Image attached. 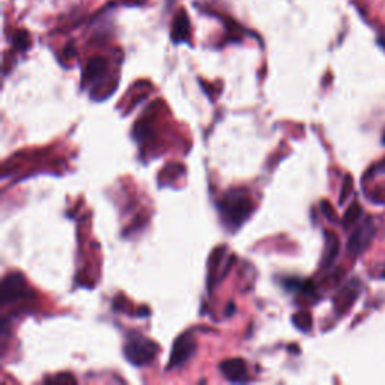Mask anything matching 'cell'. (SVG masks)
<instances>
[{
  "mask_svg": "<svg viewBox=\"0 0 385 385\" xmlns=\"http://www.w3.org/2000/svg\"><path fill=\"white\" fill-rule=\"evenodd\" d=\"M125 357L134 366H145L152 361L158 352V346L142 336L128 337L125 343Z\"/></svg>",
  "mask_w": 385,
  "mask_h": 385,
  "instance_id": "1",
  "label": "cell"
},
{
  "mask_svg": "<svg viewBox=\"0 0 385 385\" xmlns=\"http://www.w3.org/2000/svg\"><path fill=\"white\" fill-rule=\"evenodd\" d=\"M220 211L230 226H239L252 213V202L241 194H228L220 203Z\"/></svg>",
  "mask_w": 385,
  "mask_h": 385,
  "instance_id": "2",
  "label": "cell"
},
{
  "mask_svg": "<svg viewBox=\"0 0 385 385\" xmlns=\"http://www.w3.org/2000/svg\"><path fill=\"white\" fill-rule=\"evenodd\" d=\"M196 351V341L194 337L190 334H184L178 337V341L173 345V351L169 361V369H175L185 364L188 360L191 358V356Z\"/></svg>",
  "mask_w": 385,
  "mask_h": 385,
  "instance_id": "3",
  "label": "cell"
},
{
  "mask_svg": "<svg viewBox=\"0 0 385 385\" xmlns=\"http://www.w3.org/2000/svg\"><path fill=\"white\" fill-rule=\"evenodd\" d=\"M373 235H375V226L372 220H366L358 229H356V232H354L352 237L349 238L348 252L354 256L360 254L369 244H371Z\"/></svg>",
  "mask_w": 385,
  "mask_h": 385,
  "instance_id": "4",
  "label": "cell"
},
{
  "mask_svg": "<svg viewBox=\"0 0 385 385\" xmlns=\"http://www.w3.org/2000/svg\"><path fill=\"white\" fill-rule=\"evenodd\" d=\"M26 295V280L21 274H10L2 284V301L10 303Z\"/></svg>",
  "mask_w": 385,
  "mask_h": 385,
  "instance_id": "5",
  "label": "cell"
},
{
  "mask_svg": "<svg viewBox=\"0 0 385 385\" xmlns=\"http://www.w3.org/2000/svg\"><path fill=\"white\" fill-rule=\"evenodd\" d=\"M220 371L230 382H245L248 380L247 364L241 358L226 360L220 364Z\"/></svg>",
  "mask_w": 385,
  "mask_h": 385,
  "instance_id": "6",
  "label": "cell"
},
{
  "mask_svg": "<svg viewBox=\"0 0 385 385\" xmlns=\"http://www.w3.org/2000/svg\"><path fill=\"white\" fill-rule=\"evenodd\" d=\"M188 36H190V21L184 11H179L173 20L172 40L175 42H184L188 40Z\"/></svg>",
  "mask_w": 385,
  "mask_h": 385,
  "instance_id": "7",
  "label": "cell"
},
{
  "mask_svg": "<svg viewBox=\"0 0 385 385\" xmlns=\"http://www.w3.org/2000/svg\"><path fill=\"white\" fill-rule=\"evenodd\" d=\"M105 70H107V64L105 60L101 57H95L90 60L86 66L85 71V80L86 81H95L98 79H101L103 75L105 74Z\"/></svg>",
  "mask_w": 385,
  "mask_h": 385,
  "instance_id": "8",
  "label": "cell"
},
{
  "mask_svg": "<svg viewBox=\"0 0 385 385\" xmlns=\"http://www.w3.org/2000/svg\"><path fill=\"white\" fill-rule=\"evenodd\" d=\"M327 244H328V248H327V256H326V267H330L331 263L334 262V259L337 258V253H338V239L337 237L334 235V233H327Z\"/></svg>",
  "mask_w": 385,
  "mask_h": 385,
  "instance_id": "9",
  "label": "cell"
},
{
  "mask_svg": "<svg viewBox=\"0 0 385 385\" xmlns=\"http://www.w3.org/2000/svg\"><path fill=\"white\" fill-rule=\"evenodd\" d=\"M363 214V209H361V207L358 205V203H352V205L349 207V209L346 211V214L343 217V226L346 229H349L352 224H356V222L360 218V215Z\"/></svg>",
  "mask_w": 385,
  "mask_h": 385,
  "instance_id": "10",
  "label": "cell"
},
{
  "mask_svg": "<svg viewBox=\"0 0 385 385\" xmlns=\"http://www.w3.org/2000/svg\"><path fill=\"white\" fill-rule=\"evenodd\" d=\"M293 323H295L297 328L301 331H308L312 327V316L303 312V313H297L295 316L292 318Z\"/></svg>",
  "mask_w": 385,
  "mask_h": 385,
  "instance_id": "11",
  "label": "cell"
},
{
  "mask_svg": "<svg viewBox=\"0 0 385 385\" xmlns=\"http://www.w3.org/2000/svg\"><path fill=\"white\" fill-rule=\"evenodd\" d=\"M15 45L20 49H26L29 45V36L26 32H20L15 35Z\"/></svg>",
  "mask_w": 385,
  "mask_h": 385,
  "instance_id": "12",
  "label": "cell"
},
{
  "mask_svg": "<svg viewBox=\"0 0 385 385\" xmlns=\"http://www.w3.org/2000/svg\"><path fill=\"white\" fill-rule=\"evenodd\" d=\"M49 382H56V384H64V382H68V384H75V380L72 378L71 375L64 373V375H59V376H56V378H51V380H49Z\"/></svg>",
  "mask_w": 385,
  "mask_h": 385,
  "instance_id": "13",
  "label": "cell"
},
{
  "mask_svg": "<svg viewBox=\"0 0 385 385\" xmlns=\"http://www.w3.org/2000/svg\"><path fill=\"white\" fill-rule=\"evenodd\" d=\"M351 185H352V183H351V178L348 176L346 178V181H345V188L342 190V198H341V202H343L346 198H348V191H349V188H351Z\"/></svg>",
  "mask_w": 385,
  "mask_h": 385,
  "instance_id": "14",
  "label": "cell"
},
{
  "mask_svg": "<svg viewBox=\"0 0 385 385\" xmlns=\"http://www.w3.org/2000/svg\"><path fill=\"white\" fill-rule=\"evenodd\" d=\"M322 208H323V211H327V215H328L330 220H334V211L328 208V203H323Z\"/></svg>",
  "mask_w": 385,
  "mask_h": 385,
  "instance_id": "15",
  "label": "cell"
},
{
  "mask_svg": "<svg viewBox=\"0 0 385 385\" xmlns=\"http://www.w3.org/2000/svg\"><path fill=\"white\" fill-rule=\"evenodd\" d=\"M378 44L385 50V38H381V40H378Z\"/></svg>",
  "mask_w": 385,
  "mask_h": 385,
  "instance_id": "16",
  "label": "cell"
},
{
  "mask_svg": "<svg viewBox=\"0 0 385 385\" xmlns=\"http://www.w3.org/2000/svg\"><path fill=\"white\" fill-rule=\"evenodd\" d=\"M382 277H384V278H385V269H384V273H382Z\"/></svg>",
  "mask_w": 385,
  "mask_h": 385,
  "instance_id": "17",
  "label": "cell"
},
{
  "mask_svg": "<svg viewBox=\"0 0 385 385\" xmlns=\"http://www.w3.org/2000/svg\"><path fill=\"white\" fill-rule=\"evenodd\" d=\"M384 143H385V134H384Z\"/></svg>",
  "mask_w": 385,
  "mask_h": 385,
  "instance_id": "18",
  "label": "cell"
}]
</instances>
